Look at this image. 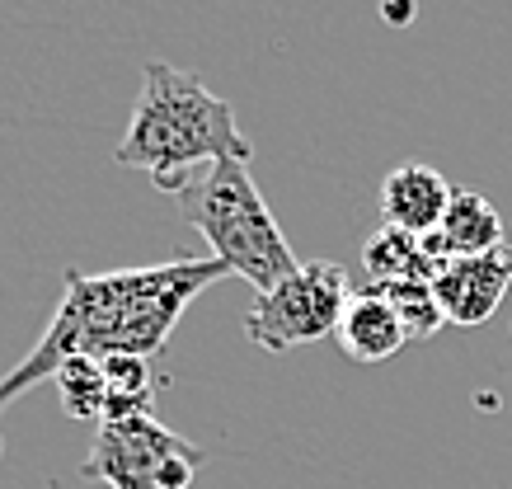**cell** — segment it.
Here are the masks:
<instances>
[{
	"label": "cell",
	"instance_id": "obj_11",
	"mask_svg": "<svg viewBox=\"0 0 512 489\" xmlns=\"http://www.w3.org/2000/svg\"><path fill=\"white\" fill-rule=\"evenodd\" d=\"M104 367V381H109V410H104V424L109 419H132V414H151L156 410V395L165 386V367L160 358H132V353H113V358H99Z\"/></svg>",
	"mask_w": 512,
	"mask_h": 489
},
{
	"label": "cell",
	"instance_id": "obj_13",
	"mask_svg": "<svg viewBox=\"0 0 512 489\" xmlns=\"http://www.w3.org/2000/svg\"><path fill=\"white\" fill-rule=\"evenodd\" d=\"M381 297L395 306V316H400L404 334H409V344H428L447 320L437 311V297H433V283H390V287H372Z\"/></svg>",
	"mask_w": 512,
	"mask_h": 489
},
{
	"label": "cell",
	"instance_id": "obj_8",
	"mask_svg": "<svg viewBox=\"0 0 512 489\" xmlns=\"http://www.w3.org/2000/svg\"><path fill=\"white\" fill-rule=\"evenodd\" d=\"M451 203V184L442 179V170L409 160L400 170L386 174L381 184V226L390 231H409V236H428L437 231V221Z\"/></svg>",
	"mask_w": 512,
	"mask_h": 489
},
{
	"label": "cell",
	"instance_id": "obj_5",
	"mask_svg": "<svg viewBox=\"0 0 512 489\" xmlns=\"http://www.w3.org/2000/svg\"><path fill=\"white\" fill-rule=\"evenodd\" d=\"M353 301V283L343 264H329V259H311L301 269L278 283L273 292L249 306L245 316V334L264 353H287V348L301 344H320L329 334H339V320Z\"/></svg>",
	"mask_w": 512,
	"mask_h": 489
},
{
	"label": "cell",
	"instance_id": "obj_10",
	"mask_svg": "<svg viewBox=\"0 0 512 489\" xmlns=\"http://www.w3.org/2000/svg\"><path fill=\"white\" fill-rule=\"evenodd\" d=\"M433 273H437V264H433V254L423 250V236L381 226V231L362 245V278H367V287L433 283Z\"/></svg>",
	"mask_w": 512,
	"mask_h": 489
},
{
	"label": "cell",
	"instance_id": "obj_14",
	"mask_svg": "<svg viewBox=\"0 0 512 489\" xmlns=\"http://www.w3.org/2000/svg\"><path fill=\"white\" fill-rule=\"evenodd\" d=\"M381 15H386L390 24H409V15H414V0H386V5H381Z\"/></svg>",
	"mask_w": 512,
	"mask_h": 489
},
{
	"label": "cell",
	"instance_id": "obj_6",
	"mask_svg": "<svg viewBox=\"0 0 512 489\" xmlns=\"http://www.w3.org/2000/svg\"><path fill=\"white\" fill-rule=\"evenodd\" d=\"M512 287V250L480 254V259H451L433 273V297L437 311L447 325H461V330H475L494 316L503 297Z\"/></svg>",
	"mask_w": 512,
	"mask_h": 489
},
{
	"label": "cell",
	"instance_id": "obj_12",
	"mask_svg": "<svg viewBox=\"0 0 512 489\" xmlns=\"http://www.w3.org/2000/svg\"><path fill=\"white\" fill-rule=\"evenodd\" d=\"M57 395L71 419H90V424H104V410H109V381H104V367L99 358H66L57 367Z\"/></svg>",
	"mask_w": 512,
	"mask_h": 489
},
{
	"label": "cell",
	"instance_id": "obj_4",
	"mask_svg": "<svg viewBox=\"0 0 512 489\" xmlns=\"http://www.w3.org/2000/svg\"><path fill=\"white\" fill-rule=\"evenodd\" d=\"M202 471V452L156 414L109 419L94 428L90 457L80 461L85 480L109 489H188Z\"/></svg>",
	"mask_w": 512,
	"mask_h": 489
},
{
	"label": "cell",
	"instance_id": "obj_9",
	"mask_svg": "<svg viewBox=\"0 0 512 489\" xmlns=\"http://www.w3.org/2000/svg\"><path fill=\"white\" fill-rule=\"evenodd\" d=\"M334 339H339V348L353 358V363H390V358L409 344V334H404L395 306H390L381 292H372V287L353 292Z\"/></svg>",
	"mask_w": 512,
	"mask_h": 489
},
{
	"label": "cell",
	"instance_id": "obj_3",
	"mask_svg": "<svg viewBox=\"0 0 512 489\" xmlns=\"http://www.w3.org/2000/svg\"><path fill=\"white\" fill-rule=\"evenodd\" d=\"M179 203H184L188 226L212 245V259L231 278H245L259 297L301 269L249 165L240 160H217L202 174H193Z\"/></svg>",
	"mask_w": 512,
	"mask_h": 489
},
{
	"label": "cell",
	"instance_id": "obj_1",
	"mask_svg": "<svg viewBox=\"0 0 512 489\" xmlns=\"http://www.w3.org/2000/svg\"><path fill=\"white\" fill-rule=\"evenodd\" d=\"M231 278L217 259H179V264H151V269L118 273H66V297L57 316L47 320L43 339L19 367L0 377V410L15 395L57 377L66 358H160L165 339L174 334L188 301L212 283Z\"/></svg>",
	"mask_w": 512,
	"mask_h": 489
},
{
	"label": "cell",
	"instance_id": "obj_2",
	"mask_svg": "<svg viewBox=\"0 0 512 489\" xmlns=\"http://www.w3.org/2000/svg\"><path fill=\"white\" fill-rule=\"evenodd\" d=\"M254 146L235 127V113L221 95H212L193 71H179L170 62L141 66V99L132 109L123 142L113 151L118 165L146 170L156 189L184 193L193 170H207L217 160L249 165Z\"/></svg>",
	"mask_w": 512,
	"mask_h": 489
},
{
	"label": "cell",
	"instance_id": "obj_7",
	"mask_svg": "<svg viewBox=\"0 0 512 489\" xmlns=\"http://www.w3.org/2000/svg\"><path fill=\"white\" fill-rule=\"evenodd\" d=\"M508 245V226L498 217V207L484 198L480 189H451V203L437 221V231L423 236V250L433 254V264H451V259H480Z\"/></svg>",
	"mask_w": 512,
	"mask_h": 489
},
{
	"label": "cell",
	"instance_id": "obj_15",
	"mask_svg": "<svg viewBox=\"0 0 512 489\" xmlns=\"http://www.w3.org/2000/svg\"><path fill=\"white\" fill-rule=\"evenodd\" d=\"M0 447H5V442H0Z\"/></svg>",
	"mask_w": 512,
	"mask_h": 489
}]
</instances>
